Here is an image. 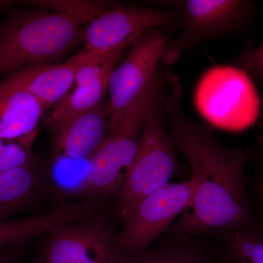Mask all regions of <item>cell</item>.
Listing matches in <instances>:
<instances>
[{"label": "cell", "mask_w": 263, "mask_h": 263, "mask_svg": "<svg viewBox=\"0 0 263 263\" xmlns=\"http://www.w3.org/2000/svg\"><path fill=\"white\" fill-rule=\"evenodd\" d=\"M182 93L179 79L170 76L164 97L165 117L175 146L190 164L193 181L191 200L173 233L197 235L251 226L253 208L245 180L249 152L227 148L210 132L189 119L180 105Z\"/></svg>", "instance_id": "1"}, {"label": "cell", "mask_w": 263, "mask_h": 263, "mask_svg": "<svg viewBox=\"0 0 263 263\" xmlns=\"http://www.w3.org/2000/svg\"><path fill=\"white\" fill-rule=\"evenodd\" d=\"M81 26L54 10L10 13L0 24V76L63 56L82 40Z\"/></svg>", "instance_id": "2"}, {"label": "cell", "mask_w": 263, "mask_h": 263, "mask_svg": "<svg viewBox=\"0 0 263 263\" xmlns=\"http://www.w3.org/2000/svg\"><path fill=\"white\" fill-rule=\"evenodd\" d=\"M167 72L158 71L122 122L88 158L80 193L92 198L119 195L134 162L147 116L155 99L167 85Z\"/></svg>", "instance_id": "3"}, {"label": "cell", "mask_w": 263, "mask_h": 263, "mask_svg": "<svg viewBox=\"0 0 263 263\" xmlns=\"http://www.w3.org/2000/svg\"><path fill=\"white\" fill-rule=\"evenodd\" d=\"M167 85L148 112L134 162L118 195L115 214L122 220L141 200L171 183L178 168L176 146L164 125Z\"/></svg>", "instance_id": "4"}, {"label": "cell", "mask_w": 263, "mask_h": 263, "mask_svg": "<svg viewBox=\"0 0 263 263\" xmlns=\"http://www.w3.org/2000/svg\"><path fill=\"white\" fill-rule=\"evenodd\" d=\"M172 4L179 13L181 33L169 41L162 59L167 65L176 63L199 43L238 32L254 11L253 3L245 0H184Z\"/></svg>", "instance_id": "5"}, {"label": "cell", "mask_w": 263, "mask_h": 263, "mask_svg": "<svg viewBox=\"0 0 263 263\" xmlns=\"http://www.w3.org/2000/svg\"><path fill=\"white\" fill-rule=\"evenodd\" d=\"M168 43V38L161 29L143 32L132 43L126 60L112 71L107 101L110 132L122 122L132 105L155 78Z\"/></svg>", "instance_id": "6"}, {"label": "cell", "mask_w": 263, "mask_h": 263, "mask_svg": "<svg viewBox=\"0 0 263 263\" xmlns=\"http://www.w3.org/2000/svg\"><path fill=\"white\" fill-rule=\"evenodd\" d=\"M193 193L190 179L169 183L141 200L122 219L117 242L122 254H133L150 248L172 221L187 207Z\"/></svg>", "instance_id": "7"}, {"label": "cell", "mask_w": 263, "mask_h": 263, "mask_svg": "<svg viewBox=\"0 0 263 263\" xmlns=\"http://www.w3.org/2000/svg\"><path fill=\"white\" fill-rule=\"evenodd\" d=\"M48 233L43 263H119L122 254L113 227L99 214Z\"/></svg>", "instance_id": "8"}, {"label": "cell", "mask_w": 263, "mask_h": 263, "mask_svg": "<svg viewBox=\"0 0 263 263\" xmlns=\"http://www.w3.org/2000/svg\"><path fill=\"white\" fill-rule=\"evenodd\" d=\"M180 24L179 12L164 8H109L85 27L84 51L102 53L133 42L151 29H171Z\"/></svg>", "instance_id": "9"}, {"label": "cell", "mask_w": 263, "mask_h": 263, "mask_svg": "<svg viewBox=\"0 0 263 263\" xmlns=\"http://www.w3.org/2000/svg\"><path fill=\"white\" fill-rule=\"evenodd\" d=\"M90 55V52L83 51L64 64H40L24 67L1 81L0 90H23L49 108L57 105L70 91L76 72Z\"/></svg>", "instance_id": "10"}, {"label": "cell", "mask_w": 263, "mask_h": 263, "mask_svg": "<svg viewBox=\"0 0 263 263\" xmlns=\"http://www.w3.org/2000/svg\"><path fill=\"white\" fill-rule=\"evenodd\" d=\"M48 127L57 155L74 160L89 158L110 133L108 102Z\"/></svg>", "instance_id": "11"}, {"label": "cell", "mask_w": 263, "mask_h": 263, "mask_svg": "<svg viewBox=\"0 0 263 263\" xmlns=\"http://www.w3.org/2000/svg\"><path fill=\"white\" fill-rule=\"evenodd\" d=\"M98 213V208L91 202H70L38 215L1 221L0 249L50 233L64 224L84 220Z\"/></svg>", "instance_id": "12"}, {"label": "cell", "mask_w": 263, "mask_h": 263, "mask_svg": "<svg viewBox=\"0 0 263 263\" xmlns=\"http://www.w3.org/2000/svg\"><path fill=\"white\" fill-rule=\"evenodd\" d=\"M48 108L23 90H0V138L19 140L37 135L38 124Z\"/></svg>", "instance_id": "13"}, {"label": "cell", "mask_w": 263, "mask_h": 263, "mask_svg": "<svg viewBox=\"0 0 263 263\" xmlns=\"http://www.w3.org/2000/svg\"><path fill=\"white\" fill-rule=\"evenodd\" d=\"M39 174L32 162L0 173V222L28 207L39 188Z\"/></svg>", "instance_id": "14"}, {"label": "cell", "mask_w": 263, "mask_h": 263, "mask_svg": "<svg viewBox=\"0 0 263 263\" xmlns=\"http://www.w3.org/2000/svg\"><path fill=\"white\" fill-rule=\"evenodd\" d=\"M110 75L111 72L88 84L76 86L73 91L67 93L57 104L46 121V125L86 113L103 103L108 91Z\"/></svg>", "instance_id": "15"}, {"label": "cell", "mask_w": 263, "mask_h": 263, "mask_svg": "<svg viewBox=\"0 0 263 263\" xmlns=\"http://www.w3.org/2000/svg\"><path fill=\"white\" fill-rule=\"evenodd\" d=\"M119 263H212L206 254L186 243H164L133 254H122Z\"/></svg>", "instance_id": "16"}, {"label": "cell", "mask_w": 263, "mask_h": 263, "mask_svg": "<svg viewBox=\"0 0 263 263\" xmlns=\"http://www.w3.org/2000/svg\"><path fill=\"white\" fill-rule=\"evenodd\" d=\"M227 255L235 263H263V229L249 226L221 232Z\"/></svg>", "instance_id": "17"}, {"label": "cell", "mask_w": 263, "mask_h": 263, "mask_svg": "<svg viewBox=\"0 0 263 263\" xmlns=\"http://www.w3.org/2000/svg\"><path fill=\"white\" fill-rule=\"evenodd\" d=\"M28 4L65 13L82 24H89L109 8L108 3L99 1H34Z\"/></svg>", "instance_id": "18"}, {"label": "cell", "mask_w": 263, "mask_h": 263, "mask_svg": "<svg viewBox=\"0 0 263 263\" xmlns=\"http://www.w3.org/2000/svg\"><path fill=\"white\" fill-rule=\"evenodd\" d=\"M36 135L19 140L0 138V173L32 162L31 147Z\"/></svg>", "instance_id": "19"}, {"label": "cell", "mask_w": 263, "mask_h": 263, "mask_svg": "<svg viewBox=\"0 0 263 263\" xmlns=\"http://www.w3.org/2000/svg\"><path fill=\"white\" fill-rule=\"evenodd\" d=\"M240 68L250 79L263 81V42L257 48L247 50L240 57Z\"/></svg>", "instance_id": "20"}, {"label": "cell", "mask_w": 263, "mask_h": 263, "mask_svg": "<svg viewBox=\"0 0 263 263\" xmlns=\"http://www.w3.org/2000/svg\"><path fill=\"white\" fill-rule=\"evenodd\" d=\"M16 255L8 247L0 249V263H16Z\"/></svg>", "instance_id": "21"}, {"label": "cell", "mask_w": 263, "mask_h": 263, "mask_svg": "<svg viewBox=\"0 0 263 263\" xmlns=\"http://www.w3.org/2000/svg\"><path fill=\"white\" fill-rule=\"evenodd\" d=\"M255 192L257 196L258 197L259 203H260L261 209L263 213V176H260L255 183Z\"/></svg>", "instance_id": "22"}, {"label": "cell", "mask_w": 263, "mask_h": 263, "mask_svg": "<svg viewBox=\"0 0 263 263\" xmlns=\"http://www.w3.org/2000/svg\"><path fill=\"white\" fill-rule=\"evenodd\" d=\"M220 263H235L233 259L230 258L227 254H223L220 258Z\"/></svg>", "instance_id": "23"}, {"label": "cell", "mask_w": 263, "mask_h": 263, "mask_svg": "<svg viewBox=\"0 0 263 263\" xmlns=\"http://www.w3.org/2000/svg\"><path fill=\"white\" fill-rule=\"evenodd\" d=\"M262 120H263V93L262 96Z\"/></svg>", "instance_id": "24"}]
</instances>
